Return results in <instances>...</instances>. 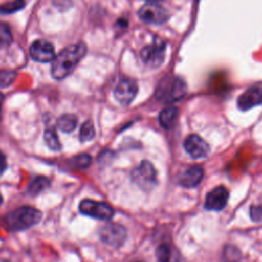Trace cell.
I'll use <instances>...</instances> for the list:
<instances>
[{"label": "cell", "instance_id": "obj_1", "mask_svg": "<svg viewBox=\"0 0 262 262\" xmlns=\"http://www.w3.org/2000/svg\"><path fill=\"white\" fill-rule=\"evenodd\" d=\"M86 51V45L82 42L66 47L52 60V77L56 80H62L71 75L76 66L85 55Z\"/></svg>", "mask_w": 262, "mask_h": 262}, {"label": "cell", "instance_id": "obj_2", "mask_svg": "<svg viewBox=\"0 0 262 262\" xmlns=\"http://www.w3.org/2000/svg\"><path fill=\"white\" fill-rule=\"evenodd\" d=\"M42 212L31 206H23L4 217V225L10 231H20L28 229L40 222Z\"/></svg>", "mask_w": 262, "mask_h": 262}, {"label": "cell", "instance_id": "obj_3", "mask_svg": "<svg viewBox=\"0 0 262 262\" xmlns=\"http://www.w3.org/2000/svg\"><path fill=\"white\" fill-rule=\"evenodd\" d=\"M187 91L185 82L178 77L164 79L158 86L156 95L159 99L166 102H173L181 99Z\"/></svg>", "mask_w": 262, "mask_h": 262}, {"label": "cell", "instance_id": "obj_4", "mask_svg": "<svg viewBox=\"0 0 262 262\" xmlns=\"http://www.w3.org/2000/svg\"><path fill=\"white\" fill-rule=\"evenodd\" d=\"M132 181L143 191H150L158 184L157 171L148 161H142L131 173Z\"/></svg>", "mask_w": 262, "mask_h": 262}, {"label": "cell", "instance_id": "obj_5", "mask_svg": "<svg viewBox=\"0 0 262 262\" xmlns=\"http://www.w3.org/2000/svg\"><path fill=\"white\" fill-rule=\"evenodd\" d=\"M166 42L160 38H155V40L144 46L140 51V57L142 62L148 68H159L164 59L166 53Z\"/></svg>", "mask_w": 262, "mask_h": 262}, {"label": "cell", "instance_id": "obj_6", "mask_svg": "<svg viewBox=\"0 0 262 262\" xmlns=\"http://www.w3.org/2000/svg\"><path fill=\"white\" fill-rule=\"evenodd\" d=\"M79 211L86 216H90L92 218L104 221L111 220L115 214L114 209L108 204L89 199L81 201V203L79 204Z\"/></svg>", "mask_w": 262, "mask_h": 262}, {"label": "cell", "instance_id": "obj_7", "mask_svg": "<svg viewBox=\"0 0 262 262\" xmlns=\"http://www.w3.org/2000/svg\"><path fill=\"white\" fill-rule=\"evenodd\" d=\"M99 238L103 244L118 249L124 245L127 238V230L121 224L110 223L100 228Z\"/></svg>", "mask_w": 262, "mask_h": 262}, {"label": "cell", "instance_id": "obj_8", "mask_svg": "<svg viewBox=\"0 0 262 262\" xmlns=\"http://www.w3.org/2000/svg\"><path fill=\"white\" fill-rule=\"evenodd\" d=\"M138 16L143 23L155 26H161L169 19L168 11L155 2H148L142 5L138 10Z\"/></svg>", "mask_w": 262, "mask_h": 262}, {"label": "cell", "instance_id": "obj_9", "mask_svg": "<svg viewBox=\"0 0 262 262\" xmlns=\"http://www.w3.org/2000/svg\"><path fill=\"white\" fill-rule=\"evenodd\" d=\"M137 91V83L130 78H124L120 80L115 87L114 96L116 100L122 105H129L135 98Z\"/></svg>", "mask_w": 262, "mask_h": 262}, {"label": "cell", "instance_id": "obj_10", "mask_svg": "<svg viewBox=\"0 0 262 262\" xmlns=\"http://www.w3.org/2000/svg\"><path fill=\"white\" fill-rule=\"evenodd\" d=\"M228 198L229 192L224 186H216L207 193L204 207L208 211H221L226 207Z\"/></svg>", "mask_w": 262, "mask_h": 262}, {"label": "cell", "instance_id": "obj_11", "mask_svg": "<svg viewBox=\"0 0 262 262\" xmlns=\"http://www.w3.org/2000/svg\"><path fill=\"white\" fill-rule=\"evenodd\" d=\"M183 146L186 152L193 159L205 158L210 151L209 144L198 134L188 135L183 142Z\"/></svg>", "mask_w": 262, "mask_h": 262}, {"label": "cell", "instance_id": "obj_12", "mask_svg": "<svg viewBox=\"0 0 262 262\" xmlns=\"http://www.w3.org/2000/svg\"><path fill=\"white\" fill-rule=\"evenodd\" d=\"M30 55L38 62H49L55 57L54 47L46 40H37L30 47Z\"/></svg>", "mask_w": 262, "mask_h": 262}, {"label": "cell", "instance_id": "obj_13", "mask_svg": "<svg viewBox=\"0 0 262 262\" xmlns=\"http://www.w3.org/2000/svg\"><path fill=\"white\" fill-rule=\"evenodd\" d=\"M262 104V87L253 86L242 93L236 99V105L241 111H249Z\"/></svg>", "mask_w": 262, "mask_h": 262}, {"label": "cell", "instance_id": "obj_14", "mask_svg": "<svg viewBox=\"0 0 262 262\" xmlns=\"http://www.w3.org/2000/svg\"><path fill=\"white\" fill-rule=\"evenodd\" d=\"M204 178V169L201 166H191L187 168L180 176L179 184L186 188L198 186Z\"/></svg>", "mask_w": 262, "mask_h": 262}, {"label": "cell", "instance_id": "obj_15", "mask_svg": "<svg viewBox=\"0 0 262 262\" xmlns=\"http://www.w3.org/2000/svg\"><path fill=\"white\" fill-rule=\"evenodd\" d=\"M178 117V108L176 106H167L159 115V123L164 129H171Z\"/></svg>", "mask_w": 262, "mask_h": 262}, {"label": "cell", "instance_id": "obj_16", "mask_svg": "<svg viewBox=\"0 0 262 262\" xmlns=\"http://www.w3.org/2000/svg\"><path fill=\"white\" fill-rule=\"evenodd\" d=\"M78 124V119L73 114H63L61 115L56 122L57 128L64 132V133H71L73 132Z\"/></svg>", "mask_w": 262, "mask_h": 262}, {"label": "cell", "instance_id": "obj_17", "mask_svg": "<svg viewBox=\"0 0 262 262\" xmlns=\"http://www.w3.org/2000/svg\"><path fill=\"white\" fill-rule=\"evenodd\" d=\"M50 186V180L45 176L36 177L28 186V193L30 195H37Z\"/></svg>", "mask_w": 262, "mask_h": 262}, {"label": "cell", "instance_id": "obj_18", "mask_svg": "<svg viewBox=\"0 0 262 262\" xmlns=\"http://www.w3.org/2000/svg\"><path fill=\"white\" fill-rule=\"evenodd\" d=\"M44 141L46 145L53 151H58L61 149V143L58 139L57 133L54 128H47L44 131Z\"/></svg>", "mask_w": 262, "mask_h": 262}, {"label": "cell", "instance_id": "obj_19", "mask_svg": "<svg viewBox=\"0 0 262 262\" xmlns=\"http://www.w3.org/2000/svg\"><path fill=\"white\" fill-rule=\"evenodd\" d=\"M94 136H95V128L93 123L90 120L85 121L80 128V132H79L80 141L81 142L90 141L94 138Z\"/></svg>", "mask_w": 262, "mask_h": 262}, {"label": "cell", "instance_id": "obj_20", "mask_svg": "<svg viewBox=\"0 0 262 262\" xmlns=\"http://www.w3.org/2000/svg\"><path fill=\"white\" fill-rule=\"evenodd\" d=\"M92 158L88 154H81L71 159L70 164L74 169H86L91 165Z\"/></svg>", "mask_w": 262, "mask_h": 262}, {"label": "cell", "instance_id": "obj_21", "mask_svg": "<svg viewBox=\"0 0 262 262\" xmlns=\"http://www.w3.org/2000/svg\"><path fill=\"white\" fill-rule=\"evenodd\" d=\"M30 0H14L13 2H9L6 3L4 5L0 6V13H4V14H9V13H13L19 9H23L27 3Z\"/></svg>", "mask_w": 262, "mask_h": 262}, {"label": "cell", "instance_id": "obj_22", "mask_svg": "<svg viewBox=\"0 0 262 262\" xmlns=\"http://www.w3.org/2000/svg\"><path fill=\"white\" fill-rule=\"evenodd\" d=\"M241 259V252L234 246L228 245L223 250V261L224 262H238Z\"/></svg>", "mask_w": 262, "mask_h": 262}, {"label": "cell", "instance_id": "obj_23", "mask_svg": "<svg viewBox=\"0 0 262 262\" xmlns=\"http://www.w3.org/2000/svg\"><path fill=\"white\" fill-rule=\"evenodd\" d=\"M12 34L6 24L0 23V46H8L12 43Z\"/></svg>", "mask_w": 262, "mask_h": 262}, {"label": "cell", "instance_id": "obj_24", "mask_svg": "<svg viewBox=\"0 0 262 262\" xmlns=\"http://www.w3.org/2000/svg\"><path fill=\"white\" fill-rule=\"evenodd\" d=\"M156 256L158 262H170V248L166 244H162L157 248Z\"/></svg>", "mask_w": 262, "mask_h": 262}, {"label": "cell", "instance_id": "obj_25", "mask_svg": "<svg viewBox=\"0 0 262 262\" xmlns=\"http://www.w3.org/2000/svg\"><path fill=\"white\" fill-rule=\"evenodd\" d=\"M250 217L255 222L262 221V205L252 206L250 209Z\"/></svg>", "mask_w": 262, "mask_h": 262}, {"label": "cell", "instance_id": "obj_26", "mask_svg": "<svg viewBox=\"0 0 262 262\" xmlns=\"http://www.w3.org/2000/svg\"><path fill=\"white\" fill-rule=\"evenodd\" d=\"M7 168V162L5 155L0 150V176L4 173V171Z\"/></svg>", "mask_w": 262, "mask_h": 262}, {"label": "cell", "instance_id": "obj_27", "mask_svg": "<svg viewBox=\"0 0 262 262\" xmlns=\"http://www.w3.org/2000/svg\"><path fill=\"white\" fill-rule=\"evenodd\" d=\"M3 94L0 92V112H1V106H2V102H3Z\"/></svg>", "mask_w": 262, "mask_h": 262}, {"label": "cell", "instance_id": "obj_28", "mask_svg": "<svg viewBox=\"0 0 262 262\" xmlns=\"http://www.w3.org/2000/svg\"><path fill=\"white\" fill-rule=\"evenodd\" d=\"M2 203H3V198H2V195H1V193H0V206L2 205Z\"/></svg>", "mask_w": 262, "mask_h": 262}, {"label": "cell", "instance_id": "obj_29", "mask_svg": "<svg viewBox=\"0 0 262 262\" xmlns=\"http://www.w3.org/2000/svg\"><path fill=\"white\" fill-rule=\"evenodd\" d=\"M147 1H149V2H156V1H159V0H147Z\"/></svg>", "mask_w": 262, "mask_h": 262}]
</instances>
